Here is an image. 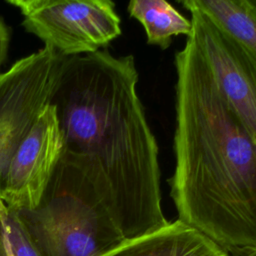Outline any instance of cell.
I'll return each instance as SVG.
<instances>
[{
    "mask_svg": "<svg viewBox=\"0 0 256 256\" xmlns=\"http://www.w3.org/2000/svg\"><path fill=\"white\" fill-rule=\"evenodd\" d=\"M227 33L256 67V0H187Z\"/></svg>",
    "mask_w": 256,
    "mask_h": 256,
    "instance_id": "obj_9",
    "label": "cell"
},
{
    "mask_svg": "<svg viewBox=\"0 0 256 256\" xmlns=\"http://www.w3.org/2000/svg\"><path fill=\"white\" fill-rule=\"evenodd\" d=\"M100 256H230L209 238L180 220L125 240Z\"/></svg>",
    "mask_w": 256,
    "mask_h": 256,
    "instance_id": "obj_8",
    "label": "cell"
},
{
    "mask_svg": "<svg viewBox=\"0 0 256 256\" xmlns=\"http://www.w3.org/2000/svg\"><path fill=\"white\" fill-rule=\"evenodd\" d=\"M19 9L23 26L64 57L92 53L121 34L110 0H8Z\"/></svg>",
    "mask_w": 256,
    "mask_h": 256,
    "instance_id": "obj_4",
    "label": "cell"
},
{
    "mask_svg": "<svg viewBox=\"0 0 256 256\" xmlns=\"http://www.w3.org/2000/svg\"><path fill=\"white\" fill-rule=\"evenodd\" d=\"M63 151L58 120L49 103L20 142L0 176V199L4 204L15 211L34 208Z\"/></svg>",
    "mask_w": 256,
    "mask_h": 256,
    "instance_id": "obj_7",
    "label": "cell"
},
{
    "mask_svg": "<svg viewBox=\"0 0 256 256\" xmlns=\"http://www.w3.org/2000/svg\"><path fill=\"white\" fill-rule=\"evenodd\" d=\"M127 11L144 28L147 43L167 49L172 38L178 35L190 36L192 25L174 6L165 0H132Z\"/></svg>",
    "mask_w": 256,
    "mask_h": 256,
    "instance_id": "obj_10",
    "label": "cell"
},
{
    "mask_svg": "<svg viewBox=\"0 0 256 256\" xmlns=\"http://www.w3.org/2000/svg\"><path fill=\"white\" fill-rule=\"evenodd\" d=\"M191 15L189 38L203 56L224 99L256 138V67L243 49L204 13L180 1Z\"/></svg>",
    "mask_w": 256,
    "mask_h": 256,
    "instance_id": "obj_6",
    "label": "cell"
},
{
    "mask_svg": "<svg viewBox=\"0 0 256 256\" xmlns=\"http://www.w3.org/2000/svg\"><path fill=\"white\" fill-rule=\"evenodd\" d=\"M174 172L178 220L230 256L256 251V138L222 96L195 43L175 53Z\"/></svg>",
    "mask_w": 256,
    "mask_h": 256,
    "instance_id": "obj_1",
    "label": "cell"
},
{
    "mask_svg": "<svg viewBox=\"0 0 256 256\" xmlns=\"http://www.w3.org/2000/svg\"><path fill=\"white\" fill-rule=\"evenodd\" d=\"M66 57L45 47L0 74V176L50 103Z\"/></svg>",
    "mask_w": 256,
    "mask_h": 256,
    "instance_id": "obj_5",
    "label": "cell"
},
{
    "mask_svg": "<svg viewBox=\"0 0 256 256\" xmlns=\"http://www.w3.org/2000/svg\"><path fill=\"white\" fill-rule=\"evenodd\" d=\"M133 55L105 50L66 57L50 104L64 153L100 167L125 240L165 226L159 149L137 94Z\"/></svg>",
    "mask_w": 256,
    "mask_h": 256,
    "instance_id": "obj_2",
    "label": "cell"
},
{
    "mask_svg": "<svg viewBox=\"0 0 256 256\" xmlns=\"http://www.w3.org/2000/svg\"><path fill=\"white\" fill-rule=\"evenodd\" d=\"M9 40H10V36H9L8 28L5 25V23L2 21V19H0V69L7 57Z\"/></svg>",
    "mask_w": 256,
    "mask_h": 256,
    "instance_id": "obj_12",
    "label": "cell"
},
{
    "mask_svg": "<svg viewBox=\"0 0 256 256\" xmlns=\"http://www.w3.org/2000/svg\"><path fill=\"white\" fill-rule=\"evenodd\" d=\"M16 213L41 256H100L125 241L109 185L86 157L63 152L39 203Z\"/></svg>",
    "mask_w": 256,
    "mask_h": 256,
    "instance_id": "obj_3",
    "label": "cell"
},
{
    "mask_svg": "<svg viewBox=\"0 0 256 256\" xmlns=\"http://www.w3.org/2000/svg\"><path fill=\"white\" fill-rule=\"evenodd\" d=\"M248 256H256V251L253 252V253H251V254H249Z\"/></svg>",
    "mask_w": 256,
    "mask_h": 256,
    "instance_id": "obj_13",
    "label": "cell"
},
{
    "mask_svg": "<svg viewBox=\"0 0 256 256\" xmlns=\"http://www.w3.org/2000/svg\"><path fill=\"white\" fill-rule=\"evenodd\" d=\"M0 256H41L15 210L0 199Z\"/></svg>",
    "mask_w": 256,
    "mask_h": 256,
    "instance_id": "obj_11",
    "label": "cell"
}]
</instances>
